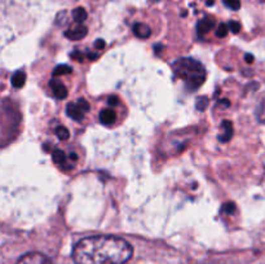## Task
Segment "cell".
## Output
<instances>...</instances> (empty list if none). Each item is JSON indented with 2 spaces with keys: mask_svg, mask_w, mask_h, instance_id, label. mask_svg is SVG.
I'll return each mask as SVG.
<instances>
[{
  "mask_svg": "<svg viewBox=\"0 0 265 264\" xmlns=\"http://www.w3.org/2000/svg\"><path fill=\"white\" fill-rule=\"evenodd\" d=\"M87 57H88V60L95 61V60H97V58H99V53H92V52H88Z\"/></svg>",
  "mask_w": 265,
  "mask_h": 264,
  "instance_id": "cell-26",
  "label": "cell"
},
{
  "mask_svg": "<svg viewBox=\"0 0 265 264\" xmlns=\"http://www.w3.org/2000/svg\"><path fill=\"white\" fill-rule=\"evenodd\" d=\"M224 4L233 11H238L241 8V0H224Z\"/></svg>",
  "mask_w": 265,
  "mask_h": 264,
  "instance_id": "cell-18",
  "label": "cell"
},
{
  "mask_svg": "<svg viewBox=\"0 0 265 264\" xmlns=\"http://www.w3.org/2000/svg\"><path fill=\"white\" fill-rule=\"evenodd\" d=\"M69 159H70V161H72V162H76V161H78V155H76L75 153H70Z\"/></svg>",
  "mask_w": 265,
  "mask_h": 264,
  "instance_id": "cell-28",
  "label": "cell"
},
{
  "mask_svg": "<svg viewBox=\"0 0 265 264\" xmlns=\"http://www.w3.org/2000/svg\"><path fill=\"white\" fill-rule=\"evenodd\" d=\"M228 26H229V30L232 31L233 34H237V33H239V31H241V25H239L238 22L230 21Z\"/></svg>",
  "mask_w": 265,
  "mask_h": 264,
  "instance_id": "cell-22",
  "label": "cell"
},
{
  "mask_svg": "<svg viewBox=\"0 0 265 264\" xmlns=\"http://www.w3.org/2000/svg\"><path fill=\"white\" fill-rule=\"evenodd\" d=\"M257 118H259V121L261 122V123H265V100L262 101L261 104H260L259 109H257Z\"/></svg>",
  "mask_w": 265,
  "mask_h": 264,
  "instance_id": "cell-20",
  "label": "cell"
},
{
  "mask_svg": "<svg viewBox=\"0 0 265 264\" xmlns=\"http://www.w3.org/2000/svg\"><path fill=\"white\" fill-rule=\"evenodd\" d=\"M72 69L69 65H58L54 67L53 70V76H60V75H66V74H71Z\"/></svg>",
  "mask_w": 265,
  "mask_h": 264,
  "instance_id": "cell-14",
  "label": "cell"
},
{
  "mask_svg": "<svg viewBox=\"0 0 265 264\" xmlns=\"http://www.w3.org/2000/svg\"><path fill=\"white\" fill-rule=\"evenodd\" d=\"M87 11L84 8H81V7H78V8L72 11V19L78 24H83L87 20Z\"/></svg>",
  "mask_w": 265,
  "mask_h": 264,
  "instance_id": "cell-12",
  "label": "cell"
},
{
  "mask_svg": "<svg viewBox=\"0 0 265 264\" xmlns=\"http://www.w3.org/2000/svg\"><path fill=\"white\" fill-rule=\"evenodd\" d=\"M25 80H26V74L21 71V70L15 73V75L12 76V84L16 88H21L25 84Z\"/></svg>",
  "mask_w": 265,
  "mask_h": 264,
  "instance_id": "cell-13",
  "label": "cell"
},
{
  "mask_svg": "<svg viewBox=\"0 0 265 264\" xmlns=\"http://www.w3.org/2000/svg\"><path fill=\"white\" fill-rule=\"evenodd\" d=\"M244 61H246V62H248V64H252V62H253V56L251 55V53H247V55L244 56Z\"/></svg>",
  "mask_w": 265,
  "mask_h": 264,
  "instance_id": "cell-27",
  "label": "cell"
},
{
  "mask_svg": "<svg viewBox=\"0 0 265 264\" xmlns=\"http://www.w3.org/2000/svg\"><path fill=\"white\" fill-rule=\"evenodd\" d=\"M66 113L70 118L74 119V121L76 122H81L83 121V118H84V113L81 112L80 108L78 107V104H74V103L67 104Z\"/></svg>",
  "mask_w": 265,
  "mask_h": 264,
  "instance_id": "cell-7",
  "label": "cell"
},
{
  "mask_svg": "<svg viewBox=\"0 0 265 264\" xmlns=\"http://www.w3.org/2000/svg\"><path fill=\"white\" fill-rule=\"evenodd\" d=\"M154 49H155V52H157V53H159V52L163 49V46L162 44H157V46L154 47Z\"/></svg>",
  "mask_w": 265,
  "mask_h": 264,
  "instance_id": "cell-29",
  "label": "cell"
},
{
  "mask_svg": "<svg viewBox=\"0 0 265 264\" xmlns=\"http://www.w3.org/2000/svg\"><path fill=\"white\" fill-rule=\"evenodd\" d=\"M132 30L133 34H135L137 38H140V39H148V38L151 35V30L148 25L135 24L133 25Z\"/></svg>",
  "mask_w": 265,
  "mask_h": 264,
  "instance_id": "cell-8",
  "label": "cell"
},
{
  "mask_svg": "<svg viewBox=\"0 0 265 264\" xmlns=\"http://www.w3.org/2000/svg\"><path fill=\"white\" fill-rule=\"evenodd\" d=\"M17 264H52L51 259L42 252H27L18 259Z\"/></svg>",
  "mask_w": 265,
  "mask_h": 264,
  "instance_id": "cell-3",
  "label": "cell"
},
{
  "mask_svg": "<svg viewBox=\"0 0 265 264\" xmlns=\"http://www.w3.org/2000/svg\"><path fill=\"white\" fill-rule=\"evenodd\" d=\"M173 71L185 80L189 90H197L206 80V69L199 61L193 58H180L173 64Z\"/></svg>",
  "mask_w": 265,
  "mask_h": 264,
  "instance_id": "cell-2",
  "label": "cell"
},
{
  "mask_svg": "<svg viewBox=\"0 0 265 264\" xmlns=\"http://www.w3.org/2000/svg\"><path fill=\"white\" fill-rule=\"evenodd\" d=\"M229 33V26L226 24H220L219 25V28L216 30V37L217 38H225Z\"/></svg>",
  "mask_w": 265,
  "mask_h": 264,
  "instance_id": "cell-16",
  "label": "cell"
},
{
  "mask_svg": "<svg viewBox=\"0 0 265 264\" xmlns=\"http://www.w3.org/2000/svg\"><path fill=\"white\" fill-rule=\"evenodd\" d=\"M219 103L223 104V105H226V107H229V104H230L229 100H225V99H224V100H220Z\"/></svg>",
  "mask_w": 265,
  "mask_h": 264,
  "instance_id": "cell-30",
  "label": "cell"
},
{
  "mask_svg": "<svg viewBox=\"0 0 265 264\" xmlns=\"http://www.w3.org/2000/svg\"><path fill=\"white\" fill-rule=\"evenodd\" d=\"M221 128H223V135L219 136V140L221 143H228L233 136V125L230 121H223L221 123Z\"/></svg>",
  "mask_w": 265,
  "mask_h": 264,
  "instance_id": "cell-10",
  "label": "cell"
},
{
  "mask_svg": "<svg viewBox=\"0 0 265 264\" xmlns=\"http://www.w3.org/2000/svg\"><path fill=\"white\" fill-rule=\"evenodd\" d=\"M215 28V20L212 19H203L202 21L198 22V26H197V30H198L199 35L202 34H207L208 31H211Z\"/></svg>",
  "mask_w": 265,
  "mask_h": 264,
  "instance_id": "cell-11",
  "label": "cell"
},
{
  "mask_svg": "<svg viewBox=\"0 0 265 264\" xmlns=\"http://www.w3.org/2000/svg\"><path fill=\"white\" fill-rule=\"evenodd\" d=\"M108 104L109 105H112V107H117L118 104H119V99H118L117 96H110V98L108 99Z\"/></svg>",
  "mask_w": 265,
  "mask_h": 264,
  "instance_id": "cell-23",
  "label": "cell"
},
{
  "mask_svg": "<svg viewBox=\"0 0 265 264\" xmlns=\"http://www.w3.org/2000/svg\"><path fill=\"white\" fill-rule=\"evenodd\" d=\"M132 255V245L115 236L85 237L72 249L75 264H126Z\"/></svg>",
  "mask_w": 265,
  "mask_h": 264,
  "instance_id": "cell-1",
  "label": "cell"
},
{
  "mask_svg": "<svg viewBox=\"0 0 265 264\" xmlns=\"http://www.w3.org/2000/svg\"><path fill=\"white\" fill-rule=\"evenodd\" d=\"M52 158H53L54 163L61 166V168H63V170H71L72 168L71 164H67L66 154L60 149H54V152L52 153Z\"/></svg>",
  "mask_w": 265,
  "mask_h": 264,
  "instance_id": "cell-6",
  "label": "cell"
},
{
  "mask_svg": "<svg viewBox=\"0 0 265 264\" xmlns=\"http://www.w3.org/2000/svg\"><path fill=\"white\" fill-rule=\"evenodd\" d=\"M100 122L105 126H112L117 119V114L113 109H104L100 113Z\"/></svg>",
  "mask_w": 265,
  "mask_h": 264,
  "instance_id": "cell-9",
  "label": "cell"
},
{
  "mask_svg": "<svg viewBox=\"0 0 265 264\" xmlns=\"http://www.w3.org/2000/svg\"><path fill=\"white\" fill-rule=\"evenodd\" d=\"M207 107H208V99L206 98V96H201V98H198V100H197V104H196L197 110L203 112V110H206V108Z\"/></svg>",
  "mask_w": 265,
  "mask_h": 264,
  "instance_id": "cell-17",
  "label": "cell"
},
{
  "mask_svg": "<svg viewBox=\"0 0 265 264\" xmlns=\"http://www.w3.org/2000/svg\"><path fill=\"white\" fill-rule=\"evenodd\" d=\"M264 2H265V0H264Z\"/></svg>",
  "mask_w": 265,
  "mask_h": 264,
  "instance_id": "cell-32",
  "label": "cell"
},
{
  "mask_svg": "<svg viewBox=\"0 0 265 264\" xmlns=\"http://www.w3.org/2000/svg\"><path fill=\"white\" fill-rule=\"evenodd\" d=\"M212 4H214V0H208L207 6H212Z\"/></svg>",
  "mask_w": 265,
  "mask_h": 264,
  "instance_id": "cell-31",
  "label": "cell"
},
{
  "mask_svg": "<svg viewBox=\"0 0 265 264\" xmlns=\"http://www.w3.org/2000/svg\"><path fill=\"white\" fill-rule=\"evenodd\" d=\"M88 34V29L85 28L83 24H79L76 26H74L72 29H69V30L65 31V37L69 38L71 40H79L83 39Z\"/></svg>",
  "mask_w": 265,
  "mask_h": 264,
  "instance_id": "cell-4",
  "label": "cell"
},
{
  "mask_svg": "<svg viewBox=\"0 0 265 264\" xmlns=\"http://www.w3.org/2000/svg\"><path fill=\"white\" fill-rule=\"evenodd\" d=\"M49 87L52 88L53 91V95L60 100H63V99L67 98V88L65 87L63 83H61L60 80H56V79H52L49 82Z\"/></svg>",
  "mask_w": 265,
  "mask_h": 264,
  "instance_id": "cell-5",
  "label": "cell"
},
{
  "mask_svg": "<svg viewBox=\"0 0 265 264\" xmlns=\"http://www.w3.org/2000/svg\"><path fill=\"white\" fill-rule=\"evenodd\" d=\"M223 213L226 215H233L235 213V205L233 202H228L223 206Z\"/></svg>",
  "mask_w": 265,
  "mask_h": 264,
  "instance_id": "cell-19",
  "label": "cell"
},
{
  "mask_svg": "<svg viewBox=\"0 0 265 264\" xmlns=\"http://www.w3.org/2000/svg\"><path fill=\"white\" fill-rule=\"evenodd\" d=\"M76 104H78V107L80 108V110L83 113H87L88 110H90V104H88L84 99H79Z\"/></svg>",
  "mask_w": 265,
  "mask_h": 264,
  "instance_id": "cell-21",
  "label": "cell"
},
{
  "mask_svg": "<svg viewBox=\"0 0 265 264\" xmlns=\"http://www.w3.org/2000/svg\"><path fill=\"white\" fill-rule=\"evenodd\" d=\"M56 135H57V137L61 141H66L70 137L69 130H67L66 127H63V126H58V127L56 128Z\"/></svg>",
  "mask_w": 265,
  "mask_h": 264,
  "instance_id": "cell-15",
  "label": "cell"
},
{
  "mask_svg": "<svg viewBox=\"0 0 265 264\" xmlns=\"http://www.w3.org/2000/svg\"><path fill=\"white\" fill-rule=\"evenodd\" d=\"M71 57L75 58L76 61H83V55H81L80 52H78V51H75L74 53H71Z\"/></svg>",
  "mask_w": 265,
  "mask_h": 264,
  "instance_id": "cell-25",
  "label": "cell"
},
{
  "mask_svg": "<svg viewBox=\"0 0 265 264\" xmlns=\"http://www.w3.org/2000/svg\"><path fill=\"white\" fill-rule=\"evenodd\" d=\"M95 48L96 49H104L105 48V42L103 39H97L95 42Z\"/></svg>",
  "mask_w": 265,
  "mask_h": 264,
  "instance_id": "cell-24",
  "label": "cell"
}]
</instances>
